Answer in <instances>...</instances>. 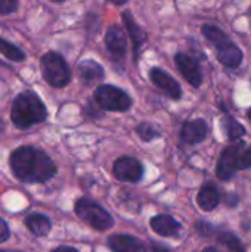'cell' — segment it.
<instances>
[{
  "label": "cell",
  "instance_id": "6da1fadb",
  "mask_svg": "<svg viewBox=\"0 0 251 252\" xmlns=\"http://www.w3.org/2000/svg\"><path fill=\"white\" fill-rule=\"evenodd\" d=\"M9 162L15 177L24 183H44L56 174V165L50 157L34 146L15 149Z\"/></svg>",
  "mask_w": 251,
  "mask_h": 252
},
{
  "label": "cell",
  "instance_id": "7a4b0ae2",
  "mask_svg": "<svg viewBox=\"0 0 251 252\" xmlns=\"http://www.w3.org/2000/svg\"><path fill=\"white\" fill-rule=\"evenodd\" d=\"M46 117L47 109L34 92H22L15 97L10 109V118L15 127L25 130L43 123Z\"/></svg>",
  "mask_w": 251,
  "mask_h": 252
},
{
  "label": "cell",
  "instance_id": "3957f363",
  "mask_svg": "<svg viewBox=\"0 0 251 252\" xmlns=\"http://www.w3.org/2000/svg\"><path fill=\"white\" fill-rule=\"evenodd\" d=\"M74 210H75L77 217L95 230L105 232L111 229L114 224V219L111 217V214L98 202L89 198H80L75 202Z\"/></svg>",
  "mask_w": 251,
  "mask_h": 252
},
{
  "label": "cell",
  "instance_id": "277c9868",
  "mask_svg": "<svg viewBox=\"0 0 251 252\" xmlns=\"http://www.w3.org/2000/svg\"><path fill=\"white\" fill-rule=\"evenodd\" d=\"M41 74L52 87H65L71 81V71L65 59L56 52H47L40 61Z\"/></svg>",
  "mask_w": 251,
  "mask_h": 252
},
{
  "label": "cell",
  "instance_id": "5b68a950",
  "mask_svg": "<svg viewBox=\"0 0 251 252\" xmlns=\"http://www.w3.org/2000/svg\"><path fill=\"white\" fill-rule=\"evenodd\" d=\"M93 97L98 103V106L104 111H112V112H124L129 111L133 100L132 97L121 89L111 86V84H102L99 86Z\"/></svg>",
  "mask_w": 251,
  "mask_h": 252
},
{
  "label": "cell",
  "instance_id": "8992f818",
  "mask_svg": "<svg viewBox=\"0 0 251 252\" xmlns=\"http://www.w3.org/2000/svg\"><path fill=\"white\" fill-rule=\"evenodd\" d=\"M112 173L121 182L138 183L143 177V165L133 157H121L114 162Z\"/></svg>",
  "mask_w": 251,
  "mask_h": 252
},
{
  "label": "cell",
  "instance_id": "52a82bcc",
  "mask_svg": "<svg viewBox=\"0 0 251 252\" xmlns=\"http://www.w3.org/2000/svg\"><path fill=\"white\" fill-rule=\"evenodd\" d=\"M241 145L243 142H238L223 149L217 162V168H216V174L220 180H231L238 171L237 164H238V154H240Z\"/></svg>",
  "mask_w": 251,
  "mask_h": 252
},
{
  "label": "cell",
  "instance_id": "ba28073f",
  "mask_svg": "<svg viewBox=\"0 0 251 252\" xmlns=\"http://www.w3.org/2000/svg\"><path fill=\"white\" fill-rule=\"evenodd\" d=\"M175 62H176V66L179 68L180 74L183 75V78L192 84L194 87H200L201 83H203V72H201V66H200V62L186 55V53H178L175 56Z\"/></svg>",
  "mask_w": 251,
  "mask_h": 252
},
{
  "label": "cell",
  "instance_id": "9c48e42d",
  "mask_svg": "<svg viewBox=\"0 0 251 252\" xmlns=\"http://www.w3.org/2000/svg\"><path fill=\"white\" fill-rule=\"evenodd\" d=\"M105 44H107L108 52L112 55V58L115 61L124 59V56L127 53V40H126L124 31L118 25H111L107 30Z\"/></svg>",
  "mask_w": 251,
  "mask_h": 252
},
{
  "label": "cell",
  "instance_id": "30bf717a",
  "mask_svg": "<svg viewBox=\"0 0 251 252\" xmlns=\"http://www.w3.org/2000/svg\"><path fill=\"white\" fill-rule=\"evenodd\" d=\"M149 78L151 81L160 89L163 90L166 94H169L172 99H180L182 97V89L180 84L166 71H163L161 68H151L149 71Z\"/></svg>",
  "mask_w": 251,
  "mask_h": 252
},
{
  "label": "cell",
  "instance_id": "8fae6325",
  "mask_svg": "<svg viewBox=\"0 0 251 252\" xmlns=\"http://www.w3.org/2000/svg\"><path fill=\"white\" fill-rule=\"evenodd\" d=\"M108 247L112 252H148L146 245L141 239L124 233H117L109 236Z\"/></svg>",
  "mask_w": 251,
  "mask_h": 252
},
{
  "label": "cell",
  "instance_id": "7c38bea8",
  "mask_svg": "<svg viewBox=\"0 0 251 252\" xmlns=\"http://www.w3.org/2000/svg\"><path fill=\"white\" fill-rule=\"evenodd\" d=\"M217 49V59L222 65H225L226 68H238L243 62V52L241 49L231 41L229 38H226L225 41L219 43L216 46Z\"/></svg>",
  "mask_w": 251,
  "mask_h": 252
},
{
  "label": "cell",
  "instance_id": "4fadbf2b",
  "mask_svg": "<svg viewBox=\"0 0 251 252\" xmlns=\"http://www.w3.org/2000/svg\"><path fill=\"white\" fill-rule=\"evenodd\" d=\"M207 124L204 120L198 118L194 121H186L180 130V140L186 145H198L207 137Z\"/></svg>",
  "mask_w": 251,
  "mask_h": 252
},
{
  "label": "cell",
  "instance_id": "5bb4252c",
  "mask_svg": "<svg viewBox=\"0 0 251 252\" xmlns=\"http://www.w3.org/2000/svg\"><path fill=\"white\" fill-rule=\"evenodd\" d=\"M149 224H151V229L157 235L166 236V238H176L182 230V224L176 219L167 214H160V216L152 217Z\"/></svg>",
  "mask_w": 251,
  "mask_h": 252
},
{
  "label": "cell",
  "instance_id": "9a60e30c",
  "mask_svg": "<svg viewBox=\"0 0 251 252\" xmlns=\"http://www.w3.org/2000/svg\"><path fill=\"white\" fill-rule=\"evenodd\" d=\"M78 77L83 84L92 86L104 80L105 72L104 68L93 59H86L78 65Z\"/></svg>",
  "mask_w": 251,
  "mask_h": 252
},
{
  "label": "cell",
  "instance_id": "2e32d148",
  "mask_svg": "<svg viewBox=\"0 0 251 252\" xmlns=\"http://www.w3.org/2000/svg\"><path fill=\"white\" fill-rule=\"evenodd\" d=\"M123 21H124V25H126V30H127L129 35L132 37L135 58H138V52H139L141 46L143 44V41L146 40V32L135 21V18H133V15H132L130 10H124L123 12Z\"/></svg>",
  "mask_w": 251,
  "mask_h": 252
},
{
  "label": "cell",
  "instance_id": "e0dca14e",
  "mask_svg": "<svg viewBox=\"0 0 251 252\" xmlns=\"http://www.w3.org/2000/svg\"><path fill=\"white\" fill-rule=\"evenodd\" d=\"M220 202V193L217 188L213 183L204 185L198 195H197V204L203 211H213Z\"/></svg>",
  "mask_w": 251,
  "mask_h": 252
},
{
  "label": "cell",
  "instance_id": "ac0fdd59",
  "mask_svg": "<svg viewBox=\"0 0 251 252\" xmlns=\"http://www.w3.org/2000/svg\"><path fill=\"white\" fill-rule=\"evenodd\" d=\"M25 226L27 229L37 238H44L49 235L50 229H52V223L49 220V217L38 214V213H33L25 219Z\"/></svg>",
  "mask_w": 251,
  "mask_h": 252
},
{
  "label": "cell",
  "instance_id": "d6986e66",
  "mask_svg": "<svg viewBox=\"0 0 251 252\" xmlns=\"http://www.w3.org/2000/svg\"><path fill=\"white\" fill-rule=\"evenodd\" d=\"M217 242L223 248V252H246L241 241L234 233H222L217 238Z\"/></svg>",
  "mask_w": 251,
  "mask_h": 252
},
{
  "label": "cell",
  "instance_id": "ffe728a7",
  "mask_svg": "<svg viewBox=\"0 0 251 252\" xmlns=\"http://www.w3.org/2000/svg\"><path fill=\"white\" fill-rule=\"evenodd\" d=\"M0 53L3 56H6L7 59L13 61V62H22L25 59V53L19 47H16L15 44L6 41L1 37H0Z\"/></svg>",
  "mask_w": 251,
  "mask_h": 252
},
{
  "label": "cell",
  "instance_id": "44dd1931",
  "mask_svg": "<svg viewBox=\"0 0 251 252\" xmlns=\"http://www.w3.org/2000/svg\"><path fill=\"white\" fill-rule=\"evenodd\" d=\"M223 126H225V131L229 137V140L235 142L238 139H241L246 134V128L243 124H240L237 120H234L232 117H228L223 120Z\"/></svg>",
  "mask_w": 251,
  "mask_h": 252
},
{
  "label": "cell",
  "instance_id": "7402d4cb",
  "mask_svg": "<svg viewBox=\"0 0 251 252\" xmlns=\"http://www.w3.org/2000/svg\"><path fill=\"white\" fill-rule=\"evenodd\" d=\"M203 34L206 35L207 40L215 43V46H217L219 43H222V41H225L228 38V35L220 28H217L215 25H209V24L203 25Z\"/></svg>",
  "mask_w": 251,
  "mask_h": 252
},
{
  "label": "cell",
  "instance_id": "603a6c76",
  "mask_svg": "<svg viewBox=\"0 0 251 252\" xmlns=\"http://www.w3.org/2000/svg\"><path fill=\"white\" fill-rule=\"evenodd\" d=\"M136 133H138V136L142 139V142H152L154 139H157V137H160V131L157 130V127H154L152 124H149V123H142V124H139L138 126V128H136Z\"/></svg>",
  "mask_w": 251,
  "mask_h": 252
},
{
  "label": "cell",
  "instance_id": "cb8c5ba5",
  "mask_svg": "<svg viewBox=\"0 0 251 252\" xmlns=\"http://www.w3.org/2000/svg\"><path fill=\"white\" fill-rule=\"evenodd\" d=\"M238 170H247L251 168V148L247 146L244 142L241 145L240 154H238V164H237Z\"/></svg>",
  "mask_w": 251,
  "mask_h": 252
},
{
  "label": "cell",
  "instance_id": "d4e9b609",
  "mask_svg": "<svg viewBox=\"0 0 251 252\" xmlns=\"http://www.w3.org/2000/svg\"><path fill=\"white\" fill-rule=\"evenodd\" d=\"M19 3L16 0H0V15H9L18 9Z\"/></svg>",
  "mask_w": 251,
  "mask_h": 252
},
{
  "label": "cell",
  "instance_id": "484cf974",
  "mask_svg": "<svg viewBox=\"0 0 251 252\" xmlns=\"http://www.w3.org/2000/svg\"><path fill=\"white\" fill-rule=\"evenodd\" d=\"M9 235H10V232H9V227L6 224V221L3 219H0V244L6 242L9 239Z\"/></svg>",
  "mask_w": 251,
  "mask_h": 252
},
{
  "label": "cell",
  "instance_id": "4316f807",
  "mask_svg": "<svg viewBox=\"0 0 251 252\" xmlns=\"http://www.w3.org/2000/svg\"><path fill=\"white\" fill-rule=\"evenodd\" d=\"M197 230H198L203 236H207L209 233H212V232H213L212 226H210V224H207V223H204V221H198V223H197Z\"/></svg>",
  "mask_w": 251,
  "mask_h": 252
},
{
  "label": "cell",
  "instance_id": "83f0119b",
  "mask_svg": "<svg viewBox=\"0 0 251 252\" xmlns=\"http://www.w3.org/2000/svg\"><path fill=\"white\" fill-rule=\"evenodd\" d=\"M152 252H170L169 247H164V245H160V244H152Z\"/></svg>",
  "mask_w": 251,
  "mask_h": 252
},
{
  "label": "cell",
  "instance_id": "f1b7e54d",
  "mask_svg": "<svg viewBox=\"0 0 251 252\" xmlns=\"http://www.w3.org/2000/svg\"><path fill=\"white\" fill-rule=\"evenodd\" d=\"M50 252H78L75 248H72V247H58V248H55L53 251Z\"/></svg>",
  "mask_w": 251,
  "mask_h": 252
},
{
  "label": "cell",
  "instance_id": "f546056e",
  "mask_svg": "<svg viewBox=\"0 0 251 252\" xmlns=\"http://www.w3.org/2000/svg\"><path fill=\"white\" fill-rule=\"evenodd\" d=\"M203 252H219V251H217L215 247H209V248H206V250H204Z\"/></svg>",
  "mask_w": 251,
  "mask_h": 252
},
{
  "label": "cell",
  "instance_id": "4dcf8cb0",
  "mask_svg": "<svg viewBox=\"0 0 251 252\" xmlns=\"http://www.w3.org/2000/svg\"><path fill=\"white\" fill-rule=\"evenodd\" d=\"M249 120H250V121H251V109H250V111H249Z\"/></svg>",
  "mask_w": 251,
  "mask_h": 252
},
{
  "label": "cell",
  "instance_id": "1f68e13d",
  "mask_svg": "<svg viewBox=\"0 0 251 252\" xmlns=\"http://www.w3.org/2000/svg\"><path fill=\"white\" fill-rule=\"evenodd\" d=\"M0 252H16V251H0Z\"/></svg>",
  "mask_w": 251,
  "mask_h": 252
}]
</instances>
